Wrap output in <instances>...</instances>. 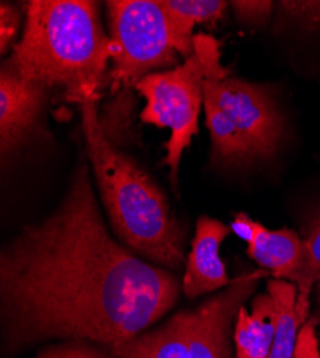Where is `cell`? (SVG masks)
<instances>
[{
  "label": "cell",
  "mask_w": 320,
  "mask_h": 358,
  "mask_svg": "<svg viewBox=\"0 0 320 358\" xmlns=\"http://www.w3.org/2000/svg\"><path fill=\"white\" fill-rule=\"evenodd\" d=\"M180 282L116 243L99 214L90 165L79 157L67 194L0 254L4 354L65 338L106 350L176 306Z\"/></svg>",
  "instance_id": "6da1fadb"
},
{
  "label": "cell",
  "mask_w": 320,
  "mask_h": 358,
  "mask_svg": "<svg viewBox=\"0 0 320 358\" xmlns=\"http://www.w3.org/2000/svg\"><path fill=\"white\" fill-rule=\"evenodd\" d=\"M112 48L99 8L85 0H34L6 64L67 102H98L108 85Z\"/></svg>",
  "instance_id": "7a4b0ae2"
},
{
  "label": "cell",
  "mask_w": 320,
  "mask_h": 358,
  "mask_svg": "<svg viewBox=\"0 0 320 358\" xmlns=\"http://www.w3.org/2000/svg\"><path fill=\"white\" fill-rule=\"evenodd\" d=\"M86 152L111 227L132 252L164 268L184 262V232L160 187L121 152L99 121L97 102L81 105Z\"/></svg>",
  "instance_id": "3957f363"
},
{
  "label": "cell",
  "mask_w": 320,
  "mask_h": 358,
  "mask_svg": "<svg viewBox=\"0 0 320 358\" xmlns=\"http://www.w3.org/2000/svg\"><path fill=\"white\" fill-rule=\"evenodd\" d=\"M112 48L111 92L131 87L154 71L179 66V55L194 53V27L153 0L106 2Z\"/></svg>",
  "instance_id": "277c9868"
},
{
  "label": "cell",
  "mask_w": 320,
  "mask_h": 358,
  "mask_svg": "<svg viewBox=\"0 0 320 358\" xmlns=\"http://www.w3.org/2000/svg\"><path fill=\"white\" fill-rule=\"evenodd\" d=\"M220 45L210 35H194V53L183 65L142 78L135 89L145 99L141 121L171 131L164 164L176 184L186 148L198 132V115L204 103L202 83L211 66H218Z\"/></svg>",
  "instance_id": "5b68a950"
},
{
  "label": "cell",
  "mask_w": 320,
  "mask_h": 358,
  "mask_svg": "<svg viewBox=\"0 0 320 358\" xmlns=\"http://www.w3.org/2000/svg\"><path fill=\"white\" fill-rule=\"evenodd\" d=\"M202 94L225 113L254 158L276 154L284 135V119L269 86L206 73Z\"/></svg>",
  "instance_id": "8992f818"
},
{
  "label": "cell",
  "mask_w": 320,
  "mask_h": 358,
  "mask_svg": "<svg viewBox=\"0 0 320 358\" xmlns=\"http://www.w3.org/2000/svg\"><path fill=\"white\" fill-rule=\"evenodd\" d=\"M269 271L244 273L232 280L224 291L191 311L188 358H231L230 336L232 322L253 294L260 278Z\"/></svg>",
  "instance_id": "52a82bcc"
},
{
  "label": "cell",
  "mask_w": 320,
  "mask_h": 358,
  "mask_svg": "<svg viewBox=\"0 0 320 358\" xmlns=\"http://www.w3.org/2000/svg\"><path fill=\"white\" fill-rule=\"evenodd\" d=\"M50 91L19 76L6 62L0 72V151L11 155L39 128Z\"/></svg>",
  "instance_id": "ba28073f"
},
{
  "label": "cell",
  "mask_w": 320,
  "mask_h": 358,
  "mask_svg": "<svg viewBox=\"0 0 320 358\" xmlns=\"http://www.w3.org/2000/svg\"><path fill=\"white\" fill-rule=\"evenodd\" d=\"M231 229L247 243V254L274 280L298 285L305 270L303 240L292 229H267L246 214H236Z\"/></svg>",
  "instance_id": "9c48e42d"
},
{
  "label": "cell",
  "mask_w": 320,
  "mask_h": 358,
  "mask_svg": "<svg viewBox=\"0 0 320 358\" xmlns=\"http://www.w3.org/2000/svg\"><path fill=\"white\" fill-rule=\"evenodd\" d=\"M230 231L231 228L218 220L206 215L198 218L183 277V291L191 300L231 282L220 257V247Z\"/></svg>",
  "instance_id": "30bf717a"
},
{
  "label": "cell",
  "mask_w": 320,
  "mask_h": 358,
  "mask_svg": "<svg viewBox=\"0 0 320 358\" xmlns=\"http://www.w3.org/2000/svg\"><path fill=\"white\" fill-rule=\"evenodd\" d=\"M191 311L172 315L164 325L142 333L109 351L116 358H188Z\"/></svg>",
  "instance_id": "8fae6325"
},
{
  "label": "cell",
  "mask_w": 320,
  "mask_h": 358,
  "mask_svg": "<svg viewBox=\"0 0 320 358\" xmlns=\"http://www.w3.org/2000/svg\"><path fill=\"white\" fill-rule=\"evenodd\" d=\"M276 328V311L269 292L258 294L251 311L242 307L235 322L236 358H269Z\"/></svg>",
  "instance_id": "7c38bea8"
},
{
  "label": "cell",
  "mask_w": 320,
  "mask_h": 358,
  "mask_svg": "<svg viewBox=\"0 0 320 358\" xmlns=\"http://www.w3.org/2000/svg\"><path fill=\"white\" fill-rule=\"evenodd\" d=\"M267 292L276 311V328L269 358H295L299 331L303 325L296 313L298 288L293 282L273 278L267 282Z\"/></svg>",
  "instance_id": "4fadbf2b"
},
{
  "label": "cell",
  "mask_w": 320,
  "mask_h": 358,
  "mask_svg": "<svg viewBox=\"0 0 320 358\" xmlns=\"http://www.w3.org/2000/svg\"><path fill=\"white\" fill-rule=\"evenodd\" d=\"M204 112L206 127L211 138L213 161L216 164L240 165L254 159L251 149L242 134L211 99L204 98Z\"/></svg>",
  "instance_id": "5bb4252c"
},
{
  "label": "cell",
  "mask_w": 320,
  "mask_h": 358,
  "mask_svg": "<svg viewBox=\"0 0 320 358\" xmlns=\"http://www.w3.org/2000/svg\"><path fill=\"white\" fill-rule=\"evenodd\" d=\"M305 247V270L298 288L296 313L302 324L309 320L310 294L320 280V214H317L309 224L303 238Z\"/></svg>",
  "instance_id": "9a60e30c"
},
{
  "label": "cell",
  "mask_w": 320,
  "mask_h": 358,
  "mask_svg": "<svg viewBox=\"0 0 320 358\" xmlns=\"http://www.w3.org/2000/svg\"><path fill=\"white\" fill-rule=\"evenodd\" d=\"M160 5L180 20L195 26L216 23L223 19L230 2L221 0H160Z\"/></svg>",
  "instance_id": "2e32d148"
},
{
  "label": "cell",
  "mask_w": 320,
  "mask_h": 358,
  "mask_svg": "<svg viewBox=\"0 0 320 358\" xmlns=\"http://www.w3.org/2000/svg\"><path fill=\"white\" fill-rule=\"evenodd\" d=\"M279 16L306 31H320V2H280Z\"/></svg>",
  "instance_id": "e0dca14e"
},
{
  "label": "cell",
  "mask_w": 320,
  "mask_h": 358,
  "mask_svg": "<svg viewBox=\"0 0 320 358\" xmlns=\"http://www.w3.org/2000/svg\"><path fill=\"white\" fill-rule=\"evenodd\" d=\"M36 358H116L109 350L88 341H68L49 347Z\"/></svg>",
  "instance_id": "ac0fdd59"
},
{
  "label": "cell",
  "mask_w": 320,
  "mask_h": 358,
  "mask_svg": "<svg viewBox=\"0 0 320 358\" xmlns=\"http://www.w3.org/2000/svg\"><path fill=\"white\" fill-rule=\"evenodd\" d=\"M273 2H244V0H239V2H230V6L235 10V15L237 20L246 24H263L269 20L273 10Z\"/></svg>",
  "instance_id": "d6986e66"
},
{
  "label": "cell",
  "mask_w": 320,
  "mask_h": 358,
  "mask_svg": "<svg viewBox=\"0 0 320 358\" xmlns=\"http://www.w3.org/2000/svg\"><path fill=\"white\" fill-rule=\"evenodd\" d=\"M19 12L15 6L2 3L0 6V49L2 53L8 52L9 45L15 39L19 27Z\"/></svg>",
  "instance_id": "ffe728a7"
},
{
  "label": "cell",
  "mask_w": 320,
  "mask_h": 358,
  "mask_svg": "<svg viewBox=\"0 0 320 358\" xmlns=\"http://www.w3.org/2000/svg\"><path fill=\"white\" fill-rule=\"evenodd\" d=\"M316 325L317 321L309 318L300 328L295 358H320L319 348H317V338H316Z\"/></svg>",
  "instance_id": "44dd1931"
},
{
  "label": "cell",
  "mask_w": 320,
  "mask_h": 358,
  "mask_svg": "<svg viewBox=\"0 0 320 358\" xmlns=\"http://www.w3.org/2000/svg\"><path fill=\"white\" fill-rule=\"evenodd\" d=\"M316 303H317V308H316V315L314 320L317 321V324H320V280L316 282Z\"/></svg>",
  "instance_id": "7402d4cb"
}]
</instances>
